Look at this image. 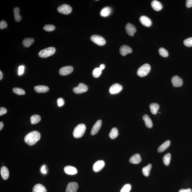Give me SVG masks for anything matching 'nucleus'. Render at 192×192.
I'll list each match as a JSON object with an SVG mask.
<instances>
[{"label": "nucleus", "instance_id": "c9c22d12", "mask_svg": "<svg viewBox=\"0 0 192 192\" xmlns=\"http://www.w3.org/2000/svg\"><path fill=\"white\" fill-rule=\"evenodd\" d=\"M56 27L52 25H46L44 27L45 30L47 31H52L55 29Z\"/></svg>", "mask_w": 192, "mask_h": 192}, {"label": "nucleus", "instance_id": "a19ab883", "mask_svg": "<svg viewBox=\"0 0 192 192\" xmlns=\"http://www.w3.org/2000/svg\"><path fill=\"white\" fill-rule=\"evenodd\" d=\"M25 67L23 66H20L18 69V74L21 75L24 73Z\"/></svg>", "mask_w": 192, "mask_h": 192}, {"label": "nucleus", "instance_id": "f03ea898", "mask_svg": "<svg viewBox=\"0 0 192 192\" xmlns=\"http://www.w3.org/2000/svg\"><path fill=\"white\" fill-rule=\"evenodd\" d=\"M86 129V127L84 124H79L74 128L73 132V135L75 138H79L83 136Z\"/></svg>", "mask_w": 192, "mask_h": 192}, {"label": "nucleus", "instance_id": "72a5a7b5", "mask_svg": "<svg viewBox=\"0 0 192 192\" xmlns=\"http://www.w3.org/2000/svg\"><path fill=\"white\" fill-rule=\"evenodd\" d=\"M102 70L99 68H96L93 71V75L95 78H98L101 74Z\"/></svg>", "mask_w": 192, "mask_h": 192}, {"label": "nucleus", "instance_id": "bb28decb", "mask_svg": "<svg viewBox=\"0 0 192 192\" xmlns=\"http://www.w3.org/2000/svg\"><path fill=\"white\" fill-rule=\"evenodd\" d=\"M111 8L109 7H105L100 12V15L103 17H107L111 14Z\"/></svg>", "mask_w": 192, "mask_h": 192}, {"label": "nucleus", "instance_id": "412c9836", "mask_svg": "<svg viewBox=\"0 0 192 192\" xmlns=\"http://www.w3.org/2000/svg\"><path fill=\"white\" fill-rule=\"evenodd\" d=\"M46 187L42 185L37 184L34 186L32 189V192H47Z\"/></svg>", "mask_w": 192, "mask_h": 192}, {"label": "nucleus", "instance_id": "de8ad7c7", "mask_svg": "<svg viewBox=\"0 0 192 192\" xmlns=\"http://www.w3.org/2000/svg\"><path fill=\"white\" fill-rule=\"evenodd\" d=\"M4 124L2 122H0V130L2 129L3 127H4Z\"/></svg>", "mask_w": 192, "mask_h": 192}, {"label": "nucleus", "instance_id": "6ab92c4d", "mask_svg": "<svg viewBox=\"0 0 192 192\" xmlns=\"http://www.w3.org/2000/svg\"><path fill=\"white\" fill-rule=\"evenodd\" d=\"M151 5L153 9L156 11H160L163 8V6L161 3L156 0L152 1Z\"/></svg>", "mask_w": 192, "mask_h": 192}, {"label": "nucleus", "instance_id": "b1692460", "mask_svg": "<svg viewBox=\"0 0 192 192\" xmlns=\"http://www.w3.org/2000/svg\"><path fill=\"white\" fill-rule=\"evenodd\" d=\"M146 126L149 128H151L153 126V123L151 119L147 115H145L143 117Z\"/></svg>", "mask_w": 192, "mask_h": 192}, {"label": "nucleus", "instance_id": "f704fd0d", "mask_svg": "<svg viewBox=\"0 0 192 192\" xmlns=\"http://www.w3.org/2000/svg\"><path fill=\"white\" fill-rule=\"evenodd\" d=\"M159 54L163 57H167L168 56V52L167 50L164 48H161L159 49Z\"/></svg>", "mask_w": 192, "mask_h": 192}, {"label": "nucleus", "instance_id": "cd10ccee", "mask_svg": "<svg viewBox=\"0 0 192 192\" xmlns=\"http://www.w3.org/2000/svg\"><path fill=\"white\" fill-rule=\"evenodd\" d=\"M34 42V40L33 38H26L23 41V45L26 48H28L31 46Z\"/></svg>", "mask_w": 192, "mask_h": 192}, {"label": "nucleus", "instance_id": "37998d69", "mask_svg": "<svg viewBox=\"0 0 192 192\" xmlns=\"http://www.w3.org/2000/svg\"><path fill=\"white\" fill-rule=\"evenodd\" d=\"M186 6L187 8H191L192 7V0H187L186 1Z\"/></svg>", "mask_w": 192, "mask_h": 192}, {"label": "nucleus", "instance_id": "423d86ee", "mask_svg": "<svg viewBox=\"0 0 192 192\" xmlns=\"http://www.w3.org/2000/svg\"><path fill=\"white\" fill-rule=\"evenodd\" d=\"M91 39L93 42L100 46H102L106 44L105 40L102 37L97 35H93Z\"/></svg>", "mask_w": 192, "mask_h": 192}, {"label": "nucleus", "instance_id": "7ed1b4c3", "mask_svg": "<svg viewBox=\"0 0 192 192\" xmlns=\"http://www.w3.org/2000/svg\"><path fill=\"white\" fill-rule=\"evenodd\" d=\"M55 52L56 49L54 47H49L40 51L38 56L41 58H47L53 55Z\"/></svg>", "mask_w": 192, "mask_h": 192}, {"label": "nucleus", "instance_id": "49530a36", "mask_svg": "<svg viewBox=\"0 0 192 192\" xmlns=\"http://www.w3.org/2000/svg\"><path fill=\"white\" fill-rule=\"evenodd\" d=\"M100 69L102 71L103 70H104L105 68V65L104 64H101V65L99 67Z\"/></svg>", "mask_w": 192, "mask_h": 192}, {"label": "nucleus", "instance_id": "5701e85b", "mask_svg": "<svg viewBox=\"0 0 192 192\" xmlns=\"http://www.w3.org/2000/svg\"><path fill=\"white\" fill-rule=\"evenodd\" d=\"M170 141L167 140L159 147L158 149V152L160 153L164 152L166 150H167L168 148L170 146Z\"/></svg>", "mask_w": 192, "mask_h": 192}, {"label": "nucleus", "instance_id": "2eb2a0df", "mask_svg": "<svg viewBox=\"0 0 192 192\" xmlns=\"http://www.w3.org/2000/svg\"><path fill=\"white\" fill-rule=\"evenodd\" d=\"M64 170L66 174L70 175H74L78 172L77 169L72 166H66L64 167Z\"/></svg>", "mask_w": 192, "mask_h": 192}, {"label": "nucleus", "instance_id": "c03bdc74", "mask_svg": "<svg viewBox=\"0 0 192 192\" xmlns=\"http://www.w3.org/2000/svg\"><path fill=\"white\" fill-rule=\"evenodd\" d=\"M41 172L43 174H46L47 172V170L46 169V167L45 165L43 166L41 169Z\"/></svg>", "mask_w": 192, "mask_h": 192}, {"label": "nucleus", "instance_id": "f257e3e1", "mask_svg": "<svg viewBox=\"0 0 192 192\" xmlns=\"http://www.w3.org/2000/svg\"><path fill=\"white\" fill-rule=\"evenodd\" d=\"M41 138V134L38 132L33 131L28 133L24 138V141L26 144L32 146L36 144Z\"/></svg>", "mask_w": 192, "mask_h": 192}, {"label": "nucleus", "instance_id": "7c9ffc66", "mask_svg": "<svg viewBox=\"0 0 192 192\" xmlns=\"http://www.w3.org/2000/svg\"><path fill=\"white\" fill-rule=\"evenodd\" d=\"M41 120L39 115H35L31 116L30 119L31 123L32 124H35L39 122Z\"/></svg>", "mask_w": 192, "mask_h": 192}, {"label": "nucleus", "instance_id": "79ce46f5", "mask_svg": "<svg viewBox=\"0 0 192 192\" xmlns=\"http://www.w3.org/2000/svg\"><path fill=\"white\" fill-rule=\"evenodd\" d=\"M7 112V110L6 109L3 107H1L0 108V115L1 116L6 114Z\"/></svg>", "mask_w": 192, "mask_h": 192}, {"label": "nucleus", "instance_id": "1a4fd4ad", "mask_svg": "<svg viewBox=\"0 0 192 192\" xmlns=\"http://www.w3.org/2000/svg\"><path fill=\"white\" fill-rule=\"evenodd\" d=\"M122 89V87L120 84L115 83L112 85L109 88V92L111 94L118 93Z\"/></svg>", "mask_w": 192, "mask_h": 192}, {"label": "nucleus", "instance_id": "58836bf2", "mask_svg": "<svg viewBox=\"0 0 192 192\" xmlns=\"http://www.w3.org/2000/svg\"><path fill=\"white\" fill-rule=\"evenodd\" d=\"M57 104L59 107H62L64 104V101L62 98H59L57 100Z\"/></svg>", "mask_w": 192, "mask_h": 192}, {"label": "nucleus", "instance_id": "aec40b11", "mask_svg": "<svg viewBox=\"0 0 192 192\" xmlns=\"http://www.w3.org/2000/svg\"><path fill=\"white\" fill-rule=\"evenodd\" d=\"M34 89L38 93H45L48 92L49 89L46 86L41 85L36 86L34 88Z\"/></svg>", "mask_w": 192, "mask_h": 192}, {"label": "nucleus", "instance_id": "4468645a", "mask_svg": "<svg viewBox=\"0 0 192 192\" xmlns=\"http://www.w3.org/2000/svg\"><path fill=\"white\" fill-rule=\"evenodd\" d=\"M132 50L128 46L126 45H122L120 49V54L123 56H125L127 54L132 52Z\"/></svg>", "mask_w": 192, "mask_h": 192}, {"label": "nucleus", "instance_id": "2f4dec72", "mask_svg": "<svg viewBox=\"0 0 192 192\" xmlns=\"http://www.w3.org/2000/svg\"><path fill=\"white\" fill-rule=\"evenodd\" d=\"M170 160H171V154L170 153H167L163 158V162L166 166H168L169 164Z\"/></svg>", "mask_w": 192, "mask_h": 192}, {"label": "nucleus", "instance_id": "e433bc0d", "mask_svg": "<svg viewBox=\"0 0 192 192\" xmlns=\"http://www.w3.org/2000/svg\"><path fill=\"white\" fill-rule=\"evenodd\" d=\"M184 44L185 46L188 47L192 46V38H189L184 40Z\"/></svg>", "mask_w": 192, "mask_h": 192}, {"label": "nucleus", "instance_id": "c756f323", "mask_svg": "<svg viewBox=\"0 0 192 192\" xmlns=\"http://www.w3.org/2000/svg\"><path fill=\"white\" fill-rule=\"evenodd\" d=\"M152 166L151 164H149L147 166L143 168L142 171L143 174L146 177H148L150 174V169Z\"/></svg>", "mask_w": 192, "mask_h": 192}, {"label": "nucleus", "instance_id": "dca6fc26", "mask_svg": "<svg viewBox=\"0 0 192 192\" xmlns=\"http://www.w3.org/2000/svg\"><path fill=\"white\" fill-rule=\"evenodd\" d=\"M140 21L143 25L146 27H150L152 25V23L151 20L146 16L143 15L140 17Z\"/></svg>", "mask_w": 192, "mask_h": 192}, {"label": "nucleus", "instance_id": "c85d7f7f", "mask_svg": "<svg viewBox=\"0 0 192 192\" xmlns=\"http://www.w3.org/2000/svg\"><path fill=\"white\" fill-rule=\"evenodd\" d=\"M119 134L118 130L116 127H114L112 129L111 131H110L109 136L110 138L112 139L117 138Z\"/></svg>", "mask_w": 192, "mask_h": 192}, {"label": "nucleus", "instance_id": "39448f33", "mask_svg": "<svg viewBox=\"0 0 192 192\" xmlns=\"http://www.w3.org/2000/svg\"><path fill=\"white\" fill-rule=\"evenodd\" d=\"M57 11L60 13L68 15L71 12L72 8L69 5L64 4L58 7L57 8Z\"/></svg>", "mask_w": 192, "mask_h": 192}, {"label": "nucleus", "instance_id": "393cba45", "mask_svg": "<svg viewBox=\"0 0 192 192\" xmlns=\"http://www.w3.org/2000/svg\"><path fill=\"white\" fill-rule=\"evenodd\" d=\"M14 18L15 21L17 22H19L22 20V17L19 14L20 9L18 7H16L14 9Z\"/></svg>", "mask_w": 192, "mask_h": 192}, {"label": "nucleus", "instance_id": "a878e982", "mask_svg": "<svg viewBox=\"0 0 192 192\" xmlns=\"http://www.w3.org/2000/svg\"><path fill=\"white\" fill-rule=\"evenodd\" d=\"M150 107L152 114H156L160 108V106L157 103H153L150 105Z\"/></svg>", "mask_w": 192, "mask_h": 192}, {"label": "nucleus", "instance_id": "f8f14e48", "mask_svg": "<svg viewBox=\"0 0 192 192\" xmlns=\"http://www.w3.org/2000/svg\"><path fill=\"white\" fill-rule=\"evenodd\" d=\"M73 71V68L71 66H67L62 67L60 70L59 73L62 75H66L71 73Z\"/></svg>", "mask_w": 192, "mask_h": 192}, {"label": "nucleus", "instance_id": "ddd939ff", "mask_svg": "<svg viewBox=\"0 0 192 192\" xmlns=\"http://www.w3.org/2000/svg\"><path fill=\"white\" fill-rule=\"evenodd\" d=\"M171 82L174 87H179L181 86L183 84V81L181 78L178 76H174L171 78Z\"/></svg>", "mask_w": 192, "mask_h": 192}, {"label": "nucleus", "instance_id": "9d476101", "mask_svg": "<svg viewBox=\"0 0 192 192\" xmlns=\"http://www.w3.org/2000/svg\"><path fill=\"white\" fill-rule=\"evenodd\" d=\"M78 188V183L75 182L69 183L66 189V192H77Z\"/></svg>", "mask_w": 192, "mask_h": 192}, {"label": "nucleus", "instance_id": "a18cd8bd", "mask_svg": "<svg viewBox=\"0 0 192 192\" xmlns=\"http://www.w3.org/2000/svg\"><path fill=\"white\" fill-rule=\"evenodd\" d=\"M178 192H192V190L191 189H182L179 190Z\"/></svg>", "mask_w": 192, "mask_h": 192}, {"label": "nucleus", "instance_id": "20e7f679", "mask_svg": "<svg viewBox=\"0 0 192 192\" xmlns=\"http://www.w3.org/2000/svg\"><path fill=\"white\" fill-rule=\"evenodd\" d=\"M150 66L148 64H144L138 68L137 72V74L140 77H144L148 75L150 71Z\"/></svg>", "mask_w": 192, "mask_h": 192}, {"label": "nucleus", "instance_id": "0eeeda50", "mask_svg": "<svg viewBox=\"0 0 192 192\" xmlns=\"http://www.w3.org/2000/svg\"><path fill=\"white\" fill-rule=\"evenodd\" d=\"M88 87L85 84L81 83L79 84L78 86L74 87L73 91L76 94H81L86 92L88 91Z\"/></svg>", "mask_w": 192, "mask_h": 192}, {"label": "nucleus", "instance_id": "09e8293b", "mask_svg": "<svg viewBox=\"0 0 192 192\" xmlns=\"http://www.w3.org/2000/svg\"><path fill=\"white\" fill-rule=\"evenodd\" d=\"M3 77V74L1 71H0V80H1L2 79Z\"/></svg>", "mask_w": 192, "mask_h": 192}, {"label": "nucleus", "instance_id": "a211bd4d", "mask_svg": "<svg viewBox=\"0 0 192 192\" xmlns=\"http://www.w3.org/2000/svg\"><path fill=\"white\" fill-rule=\"evenodd\" d=\"M141 161V156L139 154H136L130 158L129 161L130 163L134 164H138Z\"/></svg>", "mask_w": 192, "mask_h": 192}, {"label": "nucleus", "instance_id": "4be33fe9", "mask_svg": "<svg viewBox=\"0 0 192 192\" xmlns=\"http://www.w3.org/2000/svg\"><path fill=\"white\" fill-rule=\"evenodd\" d=\"M1 173L2 178L4 180H7L9 177V171L7 168L3 166L1 169Z\"/></svg>", "mask_w": 192, "mask_h": 192}, {"label": "nucleus", "instance_id": "473e14b6", "mask_svg": "<svg viewBox=\"0 0 192 192\" xmlns=\"http://www.w3.org/2000/svg\"><path fill=\"white\" fill-rule=\"evenodd\" d=\"M13 91L14 93L19 95H23L25 93L24 90L20 88H14L13 89Z\"/></svg>", "mask_w": 192, "mask_h": 192}, {"label": "nucleus", "instance_id": "9b49d317", "mask_svg": "<svg viewBox=\"0 0 192 192\" xmlns=\"http://www.w3.org/2000/svg\"><path fill=\"white\" fill-rule=\"evenodd\" d=\"M105 163L103 160H98L94 163L93 166V169L95 172L100 171L104 167Z\"/></svg>", "mask_w": 192, "mask_h": 192}, {"label": "nucleus", "instance_id": "f3484780", "mask_svg": "<svg viewBox=\"0 0 192 192\" xmlns=\"http://www.w3.org/2000/svg\"><path fill=\"white\" fill-rule=\"evenodd\" d=\"M102 121L101 120H99L97 121L93 127L91 131V135H94L97 134L101 127Z\"/></svg>", "mask_w": 192, "mask_h": 192}, {"label": "nucleus", "instance_id": "ea45409f", "mask_svg": "<svg viewBox=\"0 0 192 192\" xmlns=\"http://www.w3.org/2000/svg\"><path fill=\"white\" fill-rule=\"evenodd\" d=\"M7 26H8V25H7V23L5 21H2L0 22V28L1 29L6 28Z\"/></svg>", "mask_w": 192, "mask_h": 192}, {"label": "nucleus", "instance_id": "6e6552de", "mask_svg": "<svg viewBox=\"0 0 192 192\" xmlns=\"http://www.w3.org/2000/svg\"><path fill=\"white\" fill-rule=\"evenodd\" d=\"M126 32L130 36H134V34L136 31V28L133 24L128 23L125 26Z\"/></svg>", "mask_w": 192, "mask_h": 192}, {"label": "nucleus", "instance_id": "4c0bfd02", "mask_svg": "<svg viewBox=\"0 0 192 192\" xmlns=\"http://www.w3.org/2000/svg\"><path fill=\"white\" fill-rule=\"evenodd\" d=\"M131 186L130 184H126L121 189L120 192H130L131 189Z\"/></svg>", "mask_w": 192, "mask_h": 192}]
</instances>
